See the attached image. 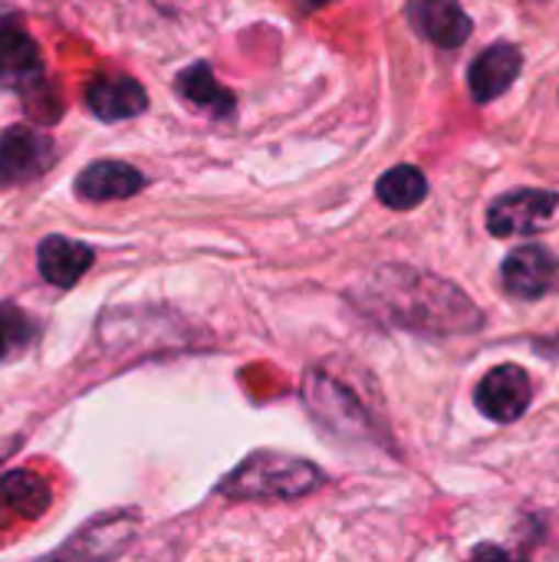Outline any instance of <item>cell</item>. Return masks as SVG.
I'll return each instance as SVG.
<instances>
[{
	"label": "cell",
	"instance_id": "13",
	"mask_svg": "<svg viewBox=\"0 0 559 562\" xmlns=\"http://www.w3.org/2000/svg\"><path fill=\"white\" fill-rule=\"evenodd\" d=\"M49 507V487L26 471H13L0 481V510H7L10 517H23L33 520Z\"/></svg>",
	"mask_w": 559,
	"mask_h": 562
},
{
	"label": "cell",
	"instance_id": "11",
	"mask_svg": "<svg viewBox=\"0 0 559 562\" xmlns=\"http://www.w3.org/2000/svg\"><path fill=\"white\" fill-rule=\"evenodd\" d=\"M36 263H40V273L46 277V283L53 286H76L82 280V273L96 263V250L89 244H79L72 237H46L40 240V250H36Z\"/></svg>",
	"mask_w": 559,
	"mask_h": 562
},
{
	"label": "cell",
	"instance_id": "17",
	"mask_svg": "<svg viewBox=\"0 0 559 562\" xmlns=\"http://www.w3.org/2000/svg\"><path fill=\"white\" fill-rule=\"evenodd\" d=\"M303 10H320V7H326V3H333V0H297Z\"/></svg>",
	"mask_w": 559,
	"mask_h": 562
},
{
	"label": "cell",
	"instance_id": "6",
	"mask_svg": "<svg viewBox=\"0 0 559 562\" xmlns=\"http://www.w3.org/2000/svg\"><path fill=\"white\" fill-rule=\"evenodd\" d=\"M530 398H534L530 372L521 369V366H514V362L491 369V372L481 379L478 392H474V402H478L481 415H488V418L497 422V425L517 422V418L527 412Z\"/></svg>",
	"mask_w": 559,
	"mask_h": 562
},
{
	"label": "cell",
	"instance_id": "16",
	"mask_svg": "<svg viewBox=\"0 0 559 562\" xmlns=\"http://www.w3.org/2000/svg\"><path fill=\"white\" fill-rule=\"evenodd\" d=\"M33 339V323L30 316L13 306V303H0V362L16 359Z\"/></svg>",
	"mask_w": 559,
	"mask_h": 562
},
{
	"label": "cell",
	"instance_id": "14",
	"mask_svg": "<svg viewBox=\"0 0 559 562\" xmlns=\"http://www.w3.org/2000/svg\"><path fill=\"white\" fill-rule=\"evenodd\" d=\"M376 194L385 207L392 211H412L425 201L428 194V178L415 168V165H399L392 171H385L376 184Z\"/></svg>",
	"mask_w": 559,
	"mask_h": 562
},
{
	"label": "cell",
	"instance_id": "8",
	"mask_svg": "<svg viewBox=\"0 0 559 562\" xmlns=\"http://www.w3.org/2000/svg\"><path fill=\"white\" fill-rule=\"evenodd\" d=\"M409 20L425 40H432L441 49L465 46L474 30L471 16L465 13V7L458 0H412Z\"/></svg>",
	"mask_w": 559,
	"mask_h": 562
},
{
	"label": "cell",
	"instance_id": "15",
	"mask_svg": "<svg viewBox=\"0 0 559 562\" xmlns=\"http://www.w3.org/2000/svg\"><path fill=\"white\" fill-rule=\"evenodd\" d=\"M178 92L185 95V99H191L194 105H201V109H208L211 115H231L234 112V105H237V99L214 79V72L208 69V66H191V69H185L181 76H178Z\"/></svg>",
	"mask_w": 559,
	"mask_h": 562
},
{
	"label": "cell",
	"instance_id": "4",
	"mask_svg": "<svg viewBox=\"0 0 559 562\" xmlns=\"http://www.w3.org/2000/svg\"><path fill=\"white\" fill-rule=\"evenodd\" d=\"M559 198L557 191L544 188H517L501 194L488 211V231L494 237H517V234H537L554 217Z\"/></svg>",
	"mask_w": 559,
	"mask_h": 562
},
{
	"label": "cell",
	"instance_id": "9",
	"mask_svg": "<svg viewBox=\"0 0 559 562\" xmlns=\"http://www.w3.org/2000/svg\"><path fill=\"white\" fill-rule=\"evenodd\" d=\"M524 69V53L514 43H494L481 49L468 69V86L474 102H491L504 95Z\"/></svg>",
	"mask_w": 559,
	"mask_h": 562
},
{
	"label": "cell",
	"instance_id": "18",
	"mask_svg": "<svg viewBox=\"0 0 559 562\" xmlns=\"http://www.w3.org/2000/svg\"><path fill=\"white\" fill-rule=\"evenodd\" d=\"M547 349H554V356H559V336H557V339H550V342H547Z\"/></svg>",
	"mask_w": 559,
	"mask_h": 562
},
{
	"label": "cell",
	"instance_id": "12",
	"mask_svg": "<svg viewBox=\"0 0 559 562\" xmlns=\"http://www.w3.org/2000/svg\"><path fill=\"white\" fill-rule=\"evenodd\" d=\"M145 178L125 161H96L76 178V194L86 201H122L132 198Z\"/></svg>",
	"mask_w": 559,
	"mask_h": 562
},
{
	"label": "cell",
	"instance_id": "5",
	"mask_svg": "<svg viewBox=\"0 0 559 562\" xmlns=\"http://www.w3.org/2000/svg\"><path fill=\"white\" fill-rule=\"evenodd\" d=\"M56 158L53 142L30 128V125H10L0 135V188L26 184L40 178Z\"/></svg>",
	"mask_w": 559,
	"mask_h": 562
},
{
	"label": "cell",
	"instance_id": "7",
	"mask_svg": "<svg viewBox=\"0 0 559 562\" xmlns=\"http://www.w3.org/2000/svg\"><path fill=\"white\" fill-rule=\"evenodd\" d=\"M501 283L514 300H544L557 290L559 260L540 244L517 247L501 267Z\"/></svg>",
	"mask_w": 559,
	"mask_h": 562
},
{
	"label": "cell",
	"instance_id": "2",
	"mask_svg": "<svg viewBox=\"0 0 559 562\" xmlns=\"http://www.w3.org/2000/svg\"><path fill=\"white\" fill-rule=\"evenodd\" d=\"M320 484H323V471L313 468L310 461L260 451L224 477L221 494L234 501H293L316 491Z\"/></svg>",
	"mask_w": 559,
	"mask_h": 562
},
{
	"label": "cell",
	"instance_id": "3",
	"mask_svg": "<svg viewBox=\"0 0 559 562\" xmlns=\"http://www.w3.org/2000/svg\"><path fill=\"white\" fill-rule=\"evenodd\" d=\"M0 86L20 95H33L46 86L43 53L13 16H0Z\"/></svg>",
	"mask_w": 559,
	"mask_h": 562
},
{
	"label": "cell",
	"instance_id": "10",
	"mask_svg": "<svg viewBox=\"0 0 559 562\" xmlns=\"http://www.w3.org/2000/svg\"><path fill=\"white\" fill-rule=\"evenodd\" d=\"M86 109L102 122H122L148 109L145 89L128 76H96L86 86Z\"/></svg>",
	"mask_w": 559,
	"mask_h": 562
},
{
	"label": "cell",
	"instance_id": "1",
	"mask_svg": "<svg viewBox=\"0 0 559 562\" xmlns=\"http://www.w3.org/2000/svg\"><path fill=\"white\" fill-rule=\"evenodd\" d=\"M366 306L379 310L402 329L418 333H465L481 326V310L448 280L389 267L369 283Z\"/></svg>",
	"mask_w": 559,
	"mask_h": 562
}]
</instances>
